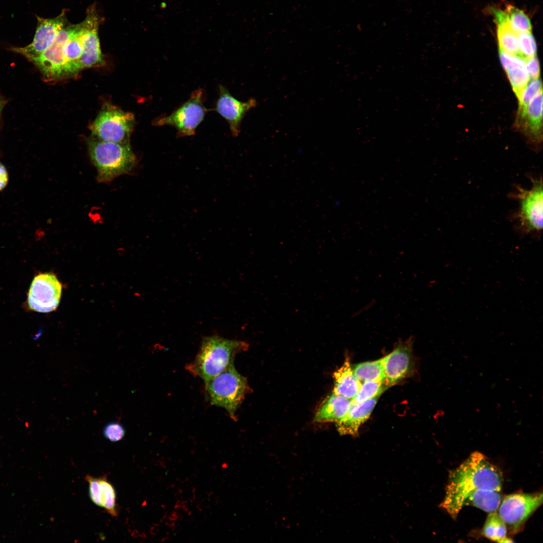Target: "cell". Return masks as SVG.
Here are the masks:
<instances>
[{
  "label": "cell",
  "instance_id": "cell-1",
  "mask_svg": "<svg viewBox=\"0 0 543 543\" xmlns=\"http://www.w3.org/2000/svg\"><path fill=\"white\" fill-rule=\"evenodd\" d=\"M503 477L500 470L482 454L475 451L449 475L445 495L441 506L456 518L463 502L478 490L501 491Z\"/></svg>",
  "mask_w": 543,
  "mask_h": 543
},
{
  "label": "cell",
  "instance_id": "cell-2",
  "mask_svg": "<svg viewBox=\"0 0 543 543\" xmlns=\"http://www.w3.org/2000/svg\"><path fill=\"white\" fill-rule=\"evenodd\" d=\"M248 346L245 341L229 339L217 334L205 336L196 357L185 368L205 383L234 364L236 354L247 350Z\"/></svg>",
  "mask_w": 543,
  "mask_h": 543
},
{
  "label": "cell",
  "instance_id": "cell-3",
  "mask_svg": "<svg viewBox=\"0 0 543 543\" xmlns=\"http://www.w3.org/2000/svg\"><path fill=\"white\" fill-rule=\"evenodd\" d=\"M88 153L96 167L99 181L107 182L131 171L137 160L129 143L101 141L94 137L87 141Z\"/></svg>",
  "mask_w": 543,
  "mask_h": 543
},
{
  "label": "cell",
  "instance_id": "cell-4",
  "mask_svg": "<svg viewBox=\"0 0 543 543\" xmlns=\"http://www.w3.org/2000/svg\"><path fill=\"white\" fill-rule=\"evenodd\" d=\"M210 403L224 409L230 417L236 419V412L250 391L247 379L236 370L234 364L205 383Z\"/></svg>",
  "mask_w": 543,
  "mask_h": 543
},
{
  "label": "cell",
  "instance_id": "cell-5",
  "mask_svg": "<svg viewBox=\"0 0 543 543\" xmlns=\"http://www.w3.org/2000/svg\"><path fill=\"white\" fill-rule=\"evenodd\" d=\"M134 123L132 113L106 105L91 124L90 129L93 137L97 139L125 144L129 143Z\"/></svg>",
  "mask_w": 543,
  "mask_h": 543
},
{
  "label": "cell",
  "instance_id": "cell-6",
  "mask_svg": "<svg viewBox=\"0 0 543 543\" xmlns=\"http://www.w3.org/2000/svg\"><path fill=\"white\" fill-rule=\"evenodd\" d=\"M204 90L197 89L186 102L170 114L156 118L154 124L173 127L177 131L178 137L193 136L209 111L204 105Z\"/></svg>",
  "mask_w": 543,
  "mask_h": 543
},
{
  "label": "cell",
  "instance_id": "cell-7",
  "mask_svg": "<svg viewBox=\"0 0 543 543\" xmlns=\"http://www.w3.org/2000/svg\"><path fill=\"white\" fill-rule=\"evenodd\" d=\"M77 24H68L62 29L47 49L30 61L39 69L45 80L56 81L66 77L65 47Z\"/></svg>",
  "mask_w": 543,
  "mask_h": 543
},
{
  "label": "cell",
  "instance_id": "cell-8",
  "mask_svg": "<svg viewBox=\"0 0 543 543\" xmlns=\"http://www.w3.org/2000/svg\"><path fill=\"white\" fill-rule=\"evenodd\" d=\"M532 186L526 190L517 186L512 197L519 202L518 218L524 233L539 232L542 228V182L531 178Z\"/></svg>",
  "mask_w": 543,
  "mask_h": 543
},
{
  "label": "cell",
  "instance_id": "cell-9",
  "mask_svg": "<svg viewBox=\"0 0 543 543\" xmlns=\"http://www.w3.org/2000/svg\"><path fill=\"white\" fill-rule=\"evenodd\" d=\"M542 493H514L505 496L498 507V514L513 533L542 504Z\"/></svg>",
  "mask_w": 543,
  "mask_h": 543
},
{
  "label": "cell",
  "instance_id": "cell-10",
  "mask_svg": "<svg viewBox=\"0 0 543 543\" xmlns=\"http://www.w3.org/2000/svg\"><path fill=\"white\" fill-rule=\"evenodd\" d=\"M62 285L52 273H40L33 279L27 297L29 309L39 313H49L58 307L62 293Z\"/></svg>",
  "mask_w": 543,
  "mask_h": 543
},
{
  "label": "cell",
  "instance_id": "cell-11",
  "mask_svg": "<svg viewBox=\"0 0 543 543\" xmlns=\"http://www.w3.org/2000/svg\"><path fill=\"white\" fill-rule=\"evenodd\" d=\"M37 24L32 43L23 47H12L10 50L21 54L29 60L41 55L49 46L59 32L67 26L65 10L58 16L46 19L36 16Z\"/></svg>",
  "mask_w": 543,
  "mask_h": 543
},
{
  "label": "cell",
  "instance_id": "cell-12",
  "mask_svg": "<svg viewBox=\"0 0 543 543\" xmlns=\"http://www.w3.org/2000/svg\"><path fill=\"white\" fill-rule=\"evenodd\" d=\"M256 105L255 99L251 98L244 102L240 101L232 96L227 88L220 85L219 97L214 110L228 122L232 135L237 137L240 132L241 124L245 114Z\"/></svg>",
  "mask_w": 543,
  "mask_h": 543
},
{
  "label": "cell",
  "instance_id": "cell-13",
  "mask_svg": "<svg viewBox=\"0 0 543 543\" xmlns=\"http://www.w3.org/2000/svg\"><path fill=\"white\" fill-rule=\"evenodd\" d=\"M412 341L399 342L395 348L382 358L385 381L393 386L410 375L413 370Z\"/></svg>",
  "mask_w": 543,
  "mask_h": 543
},
{
  "label": "cell",
  "instance_id": "cell-14",
  "mask_svg": "<svg viewBox=\"0 0 543 543\" xmlns=\"http://www.w3.org/2000/svg\"><path fill=\"white\" fill-rule=\"evenodd\" d=\"M82 35V55L80 62L82 68L101 66L104 64L98 37L100 23L99 16L94 6L87 9Z\"/></svg>",
  "mask_w": 543,
  "mask_h": 543
},
{
  "label": "cell",
  "instance_id": "cell-15",
  "mask_svg": "<svg viewBox=\"0 0 543 543\" xmlns=\"http://www.w3.org/2000/svg\"><path fill=\"white\" fill-rule=\"evenodd\" d=\"M379 396L356 404H351L345 416L336 422L338 431L342 434L355 435L360 426L367 421L375 408Z\"/></svg>",
  "mask_w": 543,
  "mask_h": 543
},
{
  "label": "cell",
  "instance_id": "cell-16",
  "mask_svg": "<svg viewBox=\"0 0 543 543\" xmlns=\"http://www.w3.org/2000/svg\"><path fill=\"white\" fill-rule=\"evenodd\" d=\"M351 405L350 399L332 392L319 407L314 416V421L336 423L345 416Z\"/></svg>",
  "mask_w": 543,
  "mask_h": 543
},
{
  "label": "cell",
  "instance_id": "cell-17",
  "mask_svg": "<svg viewBox=\"0 0 543 543\" xmlns=\"http://www.w3.org/2000/svg\"><path fill=\"white\" fill-rule=\"evenodd\" d=\"M542 91L537 94L530 101L522 126L527 136L533 143L542 141Z\"/></svg>",
  "mask_w": 543,
  "mask_h": 543
},
{
  "label": "cell",
  "instance_id": "cell-18",
  "mask_svg": "<svg viewBox=\"0 0 543 543\" xmlns=\"http://www.w3.org/2000/svg\"><path fill=\"white\" fill-rule=\"evenodd\" d=\"M333 393L351 400L358 393L361 385L354 374L349 358L333 373Z\"/></svg>",
  "mask_w": 543,
  "mask_h": 543
},
{
  "label": "cell",
  "instance_id": "cell-19",
  "mask_svg": "<svg viewBox=\"0 0 543 543\" xmlns=\"http://www.w3.org/2000/svg\"><path fill=\"white\" fill-rule=\"evenodd\" d=\"M83 22L77 24L76 29L70 36L65 47V73L66 77L77 74L83 69L80 58L82 55Z\"/></svg>",
  "mask_w": 543,
  "mask_h": 543
},
{
  "label": "cell",
  "instance_id": "cell-20",
  "mask_svg": "<svg viewBox=\"0 0 543 543\" xmlns=\"http://www.w3.org/2000/svg\"><path fill=\"white\" fill-rule=\"evenodd\" d=\"M495 23L499 50L508 54L521 57L518 46L519 34L511 28L508 16H503L495 21Z\"/></svg>",
  "mask_w": 543,
  "mask_h": 543
},
{
  "label": "cell",
  "instance_id": "cell-21",
  "mask_svg": "<svg viewBox=\"0 0 543 543\" xmlns=\"http://www.w3.org/2000/svg\"><path fill=\"white\" fill-rule=\"evenodd\" d=\"M500 491L492 490H478L471 493L464 500L463 507L471 505L480 508L485 512H495L501 501Z\"/></svg>",
  "mask_w": 543,
  "mask_h": 543
},
{
  "label": "cell",
  "instance_id": "cell-22",
  "mask_svg": "<svg viewBox=\"0 0 543 543\" xmlns=\"http://www.w3.org/2000/svg\"><path fill=\"white\" fill-rule=\"evenodd\" d=\"M354 374L360 381H385L382 358L372 361L356 365L353 369Z\"/></svg>",
  "mask_w": 543,
  "mask_h": 543
},
{
  "label": "cell",
  "instance_id": "cell-23",
  "mask_svg": "<svg viewBox=\"0 0 543 543\" xmlns=\"http://www.w3.org/2000/svg\"><path fill=\"white\" fill-rule=\"evenodd\" d=\"M483 528V533L487 538L496 542L506 537L507 526L498 513H489Z\"/></svg>",
  "mask_w": 543,
  "mask_h": 543
},
{
  "label": "cell",
  "instance_id": "cell-24",
  "mask_svg": "<svg viewBox=\"0 0 543 543\" xmlns=\"http://www.w3.org/2000/svg\"><path fill=\"white\" fill-rule=\"evenodd\" d=\"M389 387L386 381L364 382L357 394L351 400V404H356L379 396Z\"/></svg>",
  "mask_w": 543,
  "mask_h": 543
},
{
  "label": "cell",
  "instance_id": "cell-25",
  "mask_svg": "<svg viewBox=\"0 0 543 543\" xmlns=\"http://www.w3.org/2000/svg\"><path fill=\"white\" fill-rule=\"evenodd\" d=\"M542 90V84L540 79L538 78L532 79L523 89L520 96L518 119L519 122L522 123L527 111V107L532 99Z\"/></svg>",
  "mask_w": 543,
  "mask_h": 543
},
{
  "label": "cell",
  "instance_id": "cell-26",
  "mask_svg": "<svg viewBox=\"0 0 543 543\" xmlns=\"http://www.w3.org/2000/svg\"><path fill=\"white\" fill-rule=\"evenodd\" d=\"M98 481L101 488L102 507L112 516H117L116 493L114 487L105 476L99 478Z\"/></svg>",
  "mask_w": 543,
  "mask_h": 543
},
{
  "label": "cell",
  "instance_id": "cell-27",
  "mask_svg": "<svg viewBox=\"0 0 543 543\" xmlns=\"http://www.w3.org/2000/svg\"><path fill=\"white\" fill-rule=\"evenodd\" d=\"M505 11L511 28L517 34L531 32V24L528 16L522 11L509 5Z\"/></svg>",
  "mask_w": 543,
  "mask_h": 543
},
{
  "label": "cell",
  "instance_id": "cell-28",
  "mask_svg": "<svg viewBox=\"0 0 543 543\" xmlns=\"http://www.w3.org/2000/svg\"><path fill=\"white\" fill-rule=\"evenodd\" d=\"M506 72L513 90L518 98L528 84L530 77L525 67H513Z\"/></svg>",
  "mask_w": 543,
  "mask_h": 543
},
{
  "label": "cell",
  "instance_id": "cell-29",
  "mask_svg": "<svg viewBox=\"0 0 543 543\" xmlns=\"http://www.w3.org/2000/svg\"><path fill=\"white\" fill-rule=\"evenodd\" d=\"M518 46L520 56L524 60L536 56V45L531 32L519 34Z\"/></svg>",
  "mask_w": 543,
  "mask_h": 543
},
{
  "label": "cell",
  "instance_id": "cell-30",
  "mask_svg": "<svg viewBox=\"0 0 543 543\" xmlns=\"http://www.w3.org/2000/svg\"><path fill=\"white\" fill-rule=\"evenodd\" d=\"M103 434L106 438L112 442L122 440L125 434L124 426L119 422L114 421L107 424L103 429Z\"/></svg>",
  "mask_w": 543,
  "mask_h": 543
},
{
  "label": "cell",
  "instance_id": "cell-31",
  "mask_svg": "<svg viewBox=\"0 0 543 543\" xmlns=\"http://www.w3.org/2000/svg\"><path fill=\"white\" fill-rule=\"evenodd\" d=\"M499 57L505 71L515 67H525V60L520 57L508 54L499 50Z\"/></svg>",
  "mask_w": 543,
  "mask_h": 543
},
{
  "label": "cell",
  "instance_id": "cell-32",
  "mask_svg": "<svg viewBox=\"0 0 543 543\" xmlns=\"http://www.w3.org/2000/svg\"><path fill=\"white\" fill-rule=\"evenodd\" d=\"M85 480L89 484V494L93 502L102 507L101 488L98 479L90 475L86 476Z\"/></svg>",
  "mask_w": 543,
  "mask_h": 543
},
{
  "label": "cell",
  "instance_id": "cell-33",
  "mask_svg": "<svg viewBox=\"0 0 543 543\" xmlns=\"http://www.w3.org/2000/svg\"><path fill=\"white\" fill-rule=\"evenodd\" d=\"M525 68L530 78L534 79L539 78V64L536 56L525 60Z\"/></svg>",
  "mask_w": 543,
  "mask_h": 543
},
{
  "label": "cell",
  "instance_id": "cell-34",
  "mask_svg": "<svg viewBox=\"0 0 543 543\" xmlns=\"http://www.w3.org/2000/svg\"><path fill=\"white\" fill-rule=\"evenodd\" d=\"M8 175L5 167L0 163V191L3 190L7 185Z\"/></svg>",
  "mask_w": 543,
  "mask_h": 543
},
{
  "label": "cell",
  "instance_id": "cell-35",
  "mask_svg": "<svg viewBox=\"0 0 543 543\" xmlns=\"http://www.w3.org/2000/svg\"><path fill=\"white\" fill-rule=\"evenodd\" d=\"M7 101L4 99L0 101V118L2 111L6 104Z\"/></svg>",
  "mask_w": 543,
  "mask_h": 543
},
{
  "label": "cell",
  "instance_id": "cell-36",
  "mask_svg": "<svg viewBox=\"0 0 543 543\" xmlns=\"http://www.w3.org/2000/svg\"><path fill=\"white\" fill-rule=\"evenodd\" d=\"M3 99H4V98H3L2 97H1V96L0 95V101H2Z\"/></svg>",
  "mask_w": 543,
  "mask_h": 543
}]
</instances>
